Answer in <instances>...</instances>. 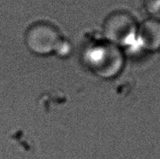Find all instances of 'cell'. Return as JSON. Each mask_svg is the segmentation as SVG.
<instances>
[{"instance_id":"277c9868","label":"cell","mask_w":160,"mask_h":159,"mask_svg":"<svg viewBox=\"0 0 160 159\" xmlns=\"http://www.w3.org/2000/svg\"><path fill=\"white\" fill-rule=\"evenodd\" d=\"M137 39L146 53L159 52L160 20L150 17L139 24Z\"/></svg>"},{"instance_id":"6da1fadb","label":"cell","mask_w":160,"mask_h":159,"mask_svg":"<svg viewBox=\"0 0 160 159\" xmlns=\"http://www.w3.org/2000/svg\"><path fill=\"white\" fill-rule=\"evenodd\" d=\"M82 61L92 74L109 80L122 71L126 56L121 47L103 39L90 43L83 49Z\"/></svg>"},{"instance_id":"8992f818","label":"cell","mask_w":160,"mask_h":159,"mask_svg":"<svg viewBox=\"0 0 160 159\" xmlns=\"http://www.w3.org/2000/svg\"><path fill=\"white\" fill-rule=\"evenodd\" d=\"M159 54H160V50H159Z\"/></svg>"},{"instance_id":"3957f363","label":"cell","mask_w":160,"mask_h":159,"mask_svg":"<svg viewBox=\"0 0 160 159\" xmlns=\"http://www.w3.org/2000/svg\"><path fill=\"white\" fill-rule=\"evenodd\" d=\"M138 27L139 24L131 14L118 10L105 18L102 33L105 40L125 50L135 42Z\"/></svg>"},{"instance_id":"5b68a950","label":"cell","mask_w":160,"mask_h":159,"mask_svg":"<svg viewBox=\"0 0 160 159\" xmlns=\"http://www.w3.org/2000/svg\"><path fill=\"white\" fill-rule=\"evenodd\" d=\"M142 2L147 13L152 18L160 20V0H143Z\"/></svg>"},{"instance_id":"7a4b0ae2","label":"cell","mask_w":160,"mask_h":159,"mask_svg":"<svg viewBox=\"0 0 160 159\" xmlns=\"http://www.w3.org/2000/svg\"><path fill=\"white\" fill-rule=\"evenodd\" d=\"M25 45L28 51L39 57L56 54L66 57L71 52V45L63 38L59 29L45 22L34 23L25 33Z\"/></svg>"}]
</instances>
